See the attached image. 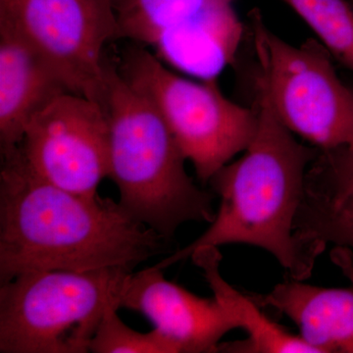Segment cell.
I'll list each match as a JSON object with an SVG mask.
<instances>
[{"label": "cell", "instance_id": "cell-1", "mask_svg": "<svg viewBox=\"0 0 353 353\" xmlns=\"http://www.w3.org/2000/svg\"><path fill=\"white\" fill-rule=\"evenodd\" d=\"M0 285L34 271L132 272L166 252L167 241L108 197L46 182L21 152L1 154Z\"/></svg>", "mask_w": 353, "mask_h": 353}, {"label": "cell", "instance_id": "cell-2", "mask_svg": "<svg viewBox=\"0 0 353 353\" xmlns=\"http://www.w3.org/2000/svg\"><path fill=\"white\" fill-rule=\"evenodd\" d=\"M255 88L254 137L240 159L225 165L209 181L220 197L214 220L196 241L161 260L158 268L190 259L197 248L243 243L266 250L290 278L303 281L326 250L322 243L299 238L294 230L306 173L320 150L299 141L279 119L259 74Z\"/></svg>", "mask_w": 353, "mask_h": 353}, {"label": "cell", "instance_id": "cell-3", "mask_svg": "<svg viewBox=\"0 0 353 353\" xmlns=\"http://www.w3.org/2000/svg\"><path fill=\"white\" fill-rule=\"evenodd\" d=\"M102 106L109 125L108 178L125 210L167 241L185 223H212L213 196L188 174L163 118L108 61Z\"/></svg>", "mask_w": 353, "mask_h": 353}, {"label": "cell", "instance_id": "cell-4", "mask_svg": "<svg viewBox=\"0 0 353 353\" xmlns=\"http://www.w3.org/2000/svg\"><path fill=\"white\" fill-rule=\"evenodd\" d=\"M131 273L34 271L0 285V352H90L109 306H120Z\"/></svg>", "mask_w": 353, "mask_h": 353}, {"label": "cell", "instance_id": "cell-5", "mask_svg": "<svg viewBox=\"0 0 353 353\" xmlns=\"http://www.w3.org/2000/svg\"><path fill=\"white\" fill-rule=\"evenodd\" d=\"M117 67L163 118L202 183H209L252 141L257 109L228 99L217 80L196 82L176 75L141 44L128 48Z\"/></svg>", "mask_w": 353, "mask_h": 353}, {"label": "cell", "instance_id": "cell-6", "mask_svg": "<svg viewBox=\"0 0 353 353\" xmlns=\"http://www.w3.org/2000/svg\"><path fill=\"white\" fill-rule=\"evenodd\" d=\"M250 32L274 110L290 131L320 152L353 150V88L341 80L332 55L317 39L299 46L269 29L259 9Z\"/></svg>", "mask_w": 353, "mask_h": 353}, {"label": "cell", "instance_id": "cell-7", "mask_svg": "<svg viewBox=\"0 0 353 353\" xmlns=\"http://www.w3.org/2000/svg\"><path fill=\"white\" fill-rule=\"evenodd\" d=\"M0 25L39 51L73 94L102 103L104 50L121 39L113 0H0Z\"/></svg>", "mask_w": 353, "mask_h": 353}, {"label": "cell", "instance_id": "cell-8", "mask_svg": "<svg viewBox=\"0 0 353 353\" xmlns=\"http://www.w3.org/2000/svg\"><path fill=\"white\" fill-rule=\"evenodd\" d=\"M20 148L46 182L81 196H97L109 173L108 115L99 102L66 92L32 118Z\"/></svg>", "mask_w": 353, "mask_h": 353}, {"label": "cell", "instance_id": "cell-9", "mask_svg": "<svg viewBox=\"0 0 353 353\" xmlns=\"http://www.w3.org/2000/svg\"><path fill=\"white\" fill-rule=\"evenodd\" d=\"M120 307L145 316L179 353L219 352L222 339L240 325L215 299H204L165 278L155 266L130 274Z\"/></svg>", "mask_w": 353, "mask_h": 353}, {"label": "cell", "instance_id": "cell-10", "mask_svg": "<svg viewBox=\"0 0 353 353\" xmlns=\"http://www.w3.org/2000/svg\"><path fill=\"white\" fill-rule=\"evenodd\" d=\"M294 230L309 243L332 245L331 259L341 270L353 267V152H320L305 176Z\"/></svg>", "mask_w": 353, "mask_h": 353}, {"label": "cell", "instance_id": "cell-11", "mask_svg": "<svg viewBox=\"0 0 353 353\" xmlns=\"http://www.w3.org/2000/svg\"><path fill=\"white\" fill-rule=\"evenodd\" d=\"M72 92L57 70L20 34L0 25V150L22 143L32 118L59 95Z\"/></svg>", "mask_w": 353, "mask_h": 353}, {"label": "cell", "instance_id": "cell-12", "mask_svg": "<svg viewBox=\"0 0 353 353\" xmlns=\"http://www.w3.org/2000/svg\"><path fill=\"white\" fill-rule=\"evenodd\" d=\"M250 296L262 308L288 316L316 353H353V287H317L289 277L267 294Z\"/></svg>", "mask_w": 353, "mask_h": 353}, {"label": "cell", "instance_id": "cell-13", "mask_svg": "<svg viewBox=\"0 0 353 353\" xmlns=\"http://www.w3.org/2000/svg\"><path fill=\"white\" fill-rule=\"evenodd\" d=\"M243 34L230 6L165 30L150 46L164 64L199 81L217 80L236 60Z\"/></svg>", "mask_w": 353, "mask_h": 353}, {"label": "cell", "instance_id": "cell-14", "mask_svg": "<svg viewBox=\"0 0 353 353\" xmlns=\"http://www.w3.org/2000/svg\"><path fill=\"white\" fill-rule=\"evenodd\" d=\"M190 259L203 272L214 297L236 318L248 339L222 343L219 352L232 353H316L301 336H296L265 314L263 308L250 294L234 289L221 275L222 261L219 248H197Z\"/></svg>", "mask_w": 353, "mask_h": 353}, {"label": "cell", "instance_id": "cell-15", "mask_svg": "<svg viewBox=\"0 0 353 353\" xmlns=\"http://www.w3.org/2000/svg\"><path fill=\"white\" fill-rule=\"evenodd\" d=\"M234 0H113L120 38L152 46L165 30L233 6Z\"/></svg>", "mask_w": 353, "mask_h": 353}, {"label": "cell", "instance_id": "cell-16", "mask_svg": "<svg viewBox=\"0 0 353 353\" xmlns=\"http://www.w3.org/2000/svg\"><path fill=\"white\" fill-rule=\"evenodd\" d=\"M312 30L330 54L353 72V2L282 0Z\"/></svg>", "mask_w": 353, "mask_h": 353}, {"label": "cell", "instance_id": "cell-17", "mask_svg": "<svg viewBox=\"0 0 353 353\" xmlns=\"http://www.w3.org/2000/svg\"><path fill=\"white\" fill-rule=\"evenodd\" d=\"M118 304H112L102 317L90 341L94 353H179L170 341L153 329L141 333L127 326L118 315Z\"/></svg>", "mask_w": 353, "mask_h": 353}, {"label": "cell", "instance_id": "cell-18", "mask_svg": "<svg viewBox=\"0 0 353 353\" xmlns=\"http://www.w3.org/2000/svg\"><path fill=\"white\" fill-rule=\"evenodd\" d=\"M343 274H345V275L347 276V277L348 279H350V281H352V284H353V268L350 269V270L345 272V273H343Z\"/></svg>", "mask_w": 353, "mask_h": 353}, {"label": "cell", "instance_id": "cell-19", "mask_svg": "<svg viewBox=\"0 0 353 353\" xmlns=\"http://www.w3.org/2000/svg\"><path fill=\"white\" fill-rule=\"evenodd\" d=\"M352 1L353 2V0H352Z\"/></svg>", "mask_w": 353, "mask_h": 353}, {"label": "cell", "instance_id": "cell-20", "mask_svg": "<svg viewBox=\"0 0 353 353\" xmlns=\"http://www.w3.org/2000/svg\"><path fill=\"white\" fill-rule=\"evenodd\" d=\"M352 152H353V150H352Z\"/></svg>", "mask_w": 353, "mask_h": 353}]
</instances>
